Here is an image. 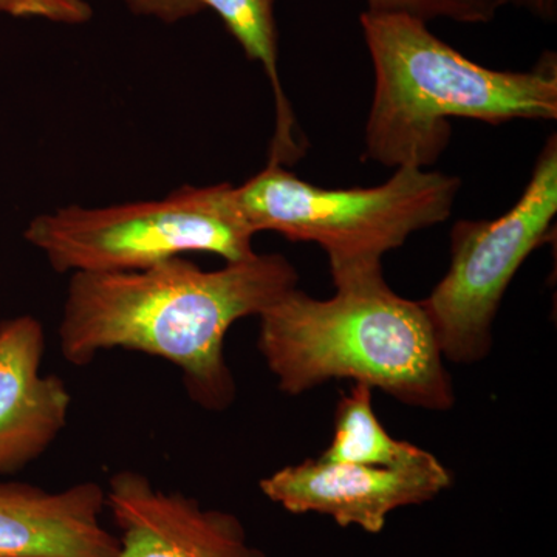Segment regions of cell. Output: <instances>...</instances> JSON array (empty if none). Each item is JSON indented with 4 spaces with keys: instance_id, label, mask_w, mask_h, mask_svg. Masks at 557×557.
Listing matches in <instances>:
<instances>
[{
    "instance_id": "cell-1",
    "label": "cell",
    "mask_w": 557,
    "mask_h": 557,
    "mask_svg": "<svg viewBox=\"0 0 557 557\" xmlns=\"http://www.w3.org/2000/svg\"><path fill=\"white\" fill-rule=\"evenodd\" d=\"M296 285L298 271L285 256L258 252L211 271L178 256L143 270L73 273L61 354L79 368L112 348L166 359L196 405L222 412L237 394L225 358L231 325L260 317Z\"/></svg>"
},
{
    "instance_id": "cell-2",
    "label": "cell",
    "mask_w": 557,
    "mask_h": 557,
    "mask_svg": "<svg viewBox=\"0 0 557 557\" xmlns=\"http://www.w3.org/2000/svg\"><path fill=\"white\" fill-rule=\"evenodd\" d=\"M330 274L333 298L296 287L259 317V351L277 387L296 397L327 381L354 380L410 408L453 409V380L420 300L388 287L381 263Z\"/></svg>"
},
{
    "instance_id": "cell-3",
    "label": "cell",
    "mask_w": 557,
    "mask_h": 557,
    "mask_svg": "<svg viewBox=\"0 0 557 557\" xmlns=\"http://www.w3.org/2000/svg\"><path fill=\"white\" fill-rule=\"evenodd\" d=\"M375 91L366 123V159L426 170L450 138V119L487 124L557 119V57L547 50L527 72L483 67L405 14L359 17Z\"/></svg>"
},
{
    "instance_id": "cell-4",
    "label": "cell",
    "mask_w": 557,
    "mask_h": 557,
    "mask_svg": "<svg viewBox=\"0 0 557 557\" xmlns=\"http://www.w3.org/2000/svg\"><path fill=\"white\" fill-rule=\"evenodd\" d=\"M460 186V180L442 172L405 166L375 188L324 189L267 163L236 190L252 233L313 242L332 271L381 263L417 231L445 222Z\"/></svg>"
},
{
    "instance_id": "cell-5",
    "label": "cell",
    "mask_w": 557,
    "mask_h": 557,
    "mask_svg": "<svg viewBox=\"0 0 557 557\" xmlns=\"http://www.w3.org/2000/svg\"><path fill=\"white\" fill-rule=\"evenodd\" d=\"M255 236L231 183L113 207L54 209L24 233L51 269L70 274L143 270L186 252L240 262L256 255Z\"/></svg>"
},
{
    "instance_id": "cell-6",
    "label": "cell",
    "mask_w": 557,
    "mask_h": 557,
    "mask_svg": "<svg viewBox=\"0 0 557 557\" xmlns=\"http://www.w3.org/2000/svg\"><path fill=\"white\" fill-rule=\"evenodd\" d=\"M556 214L557 137L553 134L507 214L458 220L450 231L448 273L420 300L443 358L474 364L490 355L505 292L531 252L552 240Z\"/></svg>"
},
{
    "instance_id": "cell-7",
    "label": "cell",
    "mask_w": 557,
    "mask_h": 557,
    "mask_svg": "<svg viewBox=\"0 0 557 557\" xmlns=\"http://www.w3.org/2000/svg\"><path fill=\"white\" fill-rule=\"evenodd\" d=\"M453 485V475L432 456L408 468H376L309 458L260 482L274 504L293 515L329 516L339 527L380 534L391 512L426 504Z\"/></svg>"
},
{
    "instance_id": "cell-8",
    "label": "cell",
    "mask_w": 557,
    "mask_h": 557,
    "mask_svg": "<svg viewBox=\"0 0 557 557\" xmlns=\"http://www.w3.org/2000/svg\"><path fill=\"white\" fill-rule=\"evenodd\" d=\"M106 509L120 531L119 557H265L239 518L159 490L139 472L110 479Z\"/></svg>"
},
{
    "instance_id": "cell-9",
    "label": "cell",
    "mask_w": 557,
    "mask_h": 557,
    "mask_svg": "<svg viewBox=\"0 0 557 557\" xmlns=\"http://www.w3.org/2000/svg\"><path fill=\"white\" fill-rule=\"evenodd\" d=\"M44 351L38 319L0 321V475L42 456L67 424L72 395L60 376L40 373Z\"/></svg>"
},
{
    "instance_id": "cell-10",
    "label": "cell",
    "mask_w": 557,
    "mask_h": 557,
    "mask_svg": "<svg viewBox=\"0 0 557 557\" xmlns=\"http://www.w3.org/2000/svg\"><path fill=\"white\" fill-rule=\"evenodd\" d=\"M104 509L106 490L95 482L57 493L0 482V557H119Z\"/></svg>"
},
{
    "instance_id": "cell-11",
    "label": "cell",
    "mask_w": 557,
    "mask_h": 557,
    "mask_svg": "<svg viewBox=\"0 0 557 557\" xmlns=\"http://www.w3.org/2000/svg\"><path fill=\"white\" fill-rule=\"evenodd\" d=\"M203 10L218 13L230 35L239 42L249 61L259 62L274 95L276 126L271 139L269 163L292 164L306 152L281 75H278L276 0H199Z\"/></svg>"
},
{
    "instance_id": "cell-12",
    "label": "cell",
    "mask_w": 557,
    "mask_h": 557,
    "mask_svg": "<svg viewBox=\"0 0 557 557\" xmlns=\"http://www.w3.org/2000/svg\"><path fill=\"white\" fill-rule=\"evenodd\" d=\"M432 457L412 443L391 437L372 406V387L355 383L341 395L335 413V435L322 460L376 468H408Z\"/></svg>"
},
{
    "instance_id": "cell-13",
    "label": "cell",
    "mask_w": 557,
    "mask_h": 557,
    "mask_svg": "<svg viewBox=\"0 0 557 557\" xmlns=\"http://www.w3.org/2000/svg\"><path fill=\"white\" fill-rule=\"evenodd\" d=\"M369 13L405 14L421 22L445 20L458 24H490L504 0H366Z\"/></svg>"
},
{
    "instance_id": "cell-14",
    "label": "cell",
    "mask_w": 557,
    "mask_h": 557,
    "mask_svg": "<svg viewBox=\"0 0 557 557\" xmlns=\"http://www.w3.org/2000/svg\"><path fill=\"white\" fill-rule=\"evenodd\" d=\"M0 13L76 25L89 22L94 11L86 0H0Z\"/></svg>"
},
{
    "instance_id": "cell-15",
    "label": "cell",
    "mask_w": 557,
    "mask_h": 557,
    "mask_svg": "<svg viewBox=\"0 0 557 557\" xmlns=\"http://www.w3.org/2000/svg\"><path fill=\"white\" fill-rule=\"evenodd\" d=\"M127 9L141 16L157 17L166 24H174L203 11L199 0H123Z\"/></svg>"
},
{
    "instance_id": "cell-16",
    "label": "cell",
    "mask_w": 557,
    "mask_h": 557,
    "mask_svg": "<svg viewBox=\"0 0 557 557\" xmlns=\"http://www.w3.org/2000/svg\"><path fill=\"white\" fill-rule=\"evenodd\" d=\"M504 3L525 10L544 22H556L557 20V0H504Z\"/></svg>"
}]
</instances>
